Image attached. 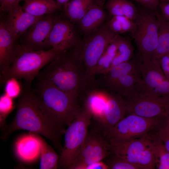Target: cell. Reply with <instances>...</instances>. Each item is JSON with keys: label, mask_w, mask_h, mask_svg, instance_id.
Segmentation results:
<instances>
[{"label": "cell", "mask_w": 169, "mask_h": 169, "mask_svg": "<svg viewBox=\"0 0 169 169\" xmlns=\"http://www.w3.org/2000/svg\"><path fill=\"white\" fill-rule=\"evenodd\" d=\"M39 139L40 145L39 168H58L59 155L40 136Z\"/></svg>", "instance_id": "26"}, {"label": "cell", "mask_w": 169, "mask_h": 169, "mask_svg": "<svg viewBox=\"0 0 169 169\" xmlns=\"http://www.w3.org/2000/svg\"><path fill=\"white\" fill-rule=\"evenodd\" d=\"M31 85L24 84L16 105L15 116L11 123L1 128V138L5 141L15 131H28L48 139L60 154L63 147L62 137L66 126L46 106Z\"/></svg>", "instance_id": "1"}, {"label": "cell", "mask_w": 169, "mask_h": 169, "mask_svg": "<svg viewBox=\"0 0 169 169\" xmlns=\"http://www.w3.org/2000/svg\"><path fill=\"white\" fill-rule=\"evenodd\" d=\"M94 3V0H71L64 7L71 22H79Z\"/></svg>", "instance_id": "24"}, {"label": "cell", "mask_w": 169, "mask_h": 169, "mask_svg": "<svg viewBox=\"0 0 169 169\" xmlns=\"http://www.w3.org/2000/svg\"><path fill=\"white\" fill-rule=\"evenodd\" d=\"M105 17L103 8L94 3L79 22L80 28L84 33L90 34L97 29Z\"/></svg>", "instance_id": "20"}, {"label": "cell", "mask_w": 169, "mask_h": 169, "mask_svg": "<svg viewBox=\"0 0 169 169\" xmlns=\"http://www.w3.org/2000/svg\"><path fill=\"white\" fill-rule=\"evenodd\" d=\"M102 161L107 165L108 169H140L137 165L129 162L112 152Z\"/></svg>", "instance_id": "30"}, {"label": "cell", "mask_w": 169, "mask_h": 169, "mask_svg": "<svg viewBox=\"0 0 169 169\" xmlns=\"http://www.w3.org/2000/svg\"><path fill=\"white\" fill-rule=\"evenodd\" d=\"M22 7L26 12L37 17L52 14L61 8L54 0H26Z\"/></svg>", "instance_id": "21"}, {"label": "cell", "mask_w": 169, "mask_h": 169, "mask_svg": "<svg viewBox=\"0 0 169 169\" xmlns=\"http://www.w3.org/2000/svg\"><path fill=\"white\" fill-rule=\"evenodd\" d=\"M150 94L169 97V79L166 78L164 79Z\"/></svg>", "instance_id": "38"}, {"label": "cell", "mask_w": 169, "mask_h": 169, "mask_svg": "<svg viewBox=\"0 0 169 169\" xmlns=\"http://www.w3.org/2000/svg\"><path fill=\"white\" fill-rule=\"evenodd\" d=\"M59 55L39 72L36 78L46 80L59 89L83 102L97 87L95 77L87 73L84 63L74 49Z\"/></svg>", "instance_id": "2"}, {"label": "cell", "mask_w": 169, "mask_h": 169, "mask_svg": "<svg viewBox=\"0 0 169 169\" xmlns=\"http://www.w3.org/2000/svg\"><path fill=\"white\" fill-rule=\"evenodd\" d=\"M141 79L138 71L121 76L103 85L105 89L108 92L119 95L126 99L137 93L136 85Z\"/></svg>", "instance_id": "17"}, {"label": "cell", "mask_w": 169, "mask_h": 169, "mask_svg": "<svg viewBox=\"0 0 169 169\" xmlns=\"http://www.w3.org/2000/svg\"><path fill=\"white\" fill-rule=\"evenodd\" d=\"M133 51L134 48L130 38H124L119 35L117 51L110 69L115 66L131 60L133 55Z\"/></svg>", "instance_id": "27"}, {"label": "cell", "mask_w": 169, "mask_h": 169, "mask_svg": "<svg viewBox=\"0 0 169 169\" xmlns=\"http://www.w3.org/2000/svg\"><path fill=\"white\" fill-rule=\"evenodd\" d=\"M159 23L158 43L153 60H159L169 53V22L165 20L157 10L155 11Z\"/></svg>", "instance_id": "23"}, {"label": "cell", "mask_w": 169, "mask_h": 169, "mask_svg": "<svg viewBox=\"0 0 169 169\" xmlns=\"http://www.w3.org/2000/svg\"><path fill=\"white\" fill-rule=\"evenodd\" d=\"M159 7L163 18L169 22V3L160 2Z\"/></svg>", "instance_id": "42"}, {"label": "cell", "mask_w": 169, "mask_h": 169, "mask_svg": "<svg viewBox=\"0 0 169 169\" xmlns=\"http://www.w3.org/2000/svg\"><path fill=\"white\" fill-rule=\"evenodd\" d=\"M107 24L110 28L115 33L118 34L123 33L121 23L118 16H113Z\"/></svg>", "instance_id": "40"}, {"label": "cell", "mask_w": 169, "mask_h": 169, "mask_svg": "<svg viewBox=\"0 0 169 169\" xmlns=\"http://www.w3.org/2000/svg\"><path fill=\"white\" fill-rule=\"evenodd\" d=\"M135 0V1H136L137 2H138V3H139V2H140V0Z\"/></svg>", "instance_id": "48"}, {"label": "cell", "mask_w": 169, "mask_h": 169, "mask_svg": "<svg viewBox=\"0 0 169 169\" xmlns=\"http://www.w3.org/2000/svg\"><path fill=\"white\" fill-rule=\"evenodd\" d=\"M153 138L156 168L169 169V151L153 135Z\"/></svg>", "instance_id": "28"}, {"label": "cell", "mask_w": 169, "mask_h": 169, "mask_svg": "<svg viewBox=\"0 0 169 169\" xmlns=\"http://www.w3.org/2000/svg\"><path fill=\"white\" fill-rule=\"evenodd\" d=\"M136 29L131 35L134 40L139 59L152 60L158 43L159 23L155 11L146 8L138 11L135 21Z\"/></svg>", "instance_id": "6"}, {"label": "cell", "mask_w": 169, "mask_h": 169, "mask_svg": "<svg viewBox=\"0 0 169 169\" xmlns=\"http://www.w3.org/2000/svg\"><path fill=\"white\" fill-rule=\"evenodd\" d=\"M13 99L4 93L0 97V127H2L6 123L7 116L15 108Z\"/></svg>", "instance_id": "33"}, {"label": "cell", "mask_w": 169, "mask_h": 169, "mask_svg": "<svg viewBox=\"0 0 169 169\" xmlns=\"http://www.w3.org/2000/svg\"><path fill=\"white\" fill-rule=\"evenodd\" d=\"M106 0H94V3L99 6L103 8Z\"/></svg>", "instance_id": "44"}, {"label": "cell", "mask_w": 169, "mask_h": 169, "mask_svg": "<svg viewBox=\"0 0 169 169\" xmlns=\"http://www.w3.org/2000/svg\"><path fill=\"white\" fill-rule=\"evenodd\" d=\"M18 80L12 78L8 79L4 83L5 93L13 99L18 98L23 91V86Z\"/></svg>", "instance_id": "35"}, {"label": "cell", "mask_w": 169, "mask_h": 169, "mask_svg": "<svg viewBox=\"0 0 169 169\" xmlns=\"http://www.w3.org/2000/svg\"><path fill=\"white\" fill-rule=\"evenodd\" d=\"M162 118L149 119L128 114L102 136L111 146L125 143L151 133Z\"/></svg>", "instance_id": "7"}, {"label": "cell", "mask_w": 169, "mask_h": 169, "mask_svg": "<svg viewBox=\"0 0 169 169\" xmlns=\"http://www.w3.org/2000/svg\"><path fill=\"white\" fill-rule=\"evenodd\" d=\"M83 169H108L105 163L101 161L92 163L87 165L84 167Z\"/></svg>", "instance_id": "43"}, {"label": "cell", "mask_w": 169, "mask_h": 169, "mask_svg": "<svg viewBox=\"0 0 169 169\" xmlns=\"http://www.w3.org/2000/svg\"><path fill=\"white\" fill-rule=\"evenodd\" d=\"M167 78L168 79H169V70L168 75L167 77Z\"/></svg>", "instance_id": "47"}, {"label": "cell", "mask_w": 169, "mask_h": 169, "mask_svg": "<svg viewBox=\"0 0 169 169\" xmlns=\"http://www.w3.org/2000/svg\"><path fill=\"white\" fill-rule=\"evenodd\" d=\"M80 42L71 22L56 19L46 44L47 48H55L64 52L76 47Z\"/></svg>", "instance_id": "11"}, {"label": "cell", "mask_w": 169, "mask_h": 169, "mask_svg": "<svg viewBox=\"0 0 169 169\" xmlns=\"http://www.w3.org/2000/svg\"><path fill=\"white\" fill-rule=\"evenodd\" d=\"M116 53H111L106 49L97 64L95 71V75L103 74L109 71Z\"/></svg>", "instance_id": "34"}, {"label": "cell", "mask_w": 169, "mask_h": 169, "mask_svg": "<svg viewBox=\"0 0 169 169\" xmlns=\"http://www.w3.org/2000/svg\"><path fill=\"white\" fill-rule=\"evenodd\" d=\"M36 78L33 90L59 120L68 126L80 113L83 101L62 90L49 81Z\"/></svg>", "instance_id": "4"}, {"label": "cell", "mask_w": 169, "mask_h": 169, "mask_svg": "<svg viewBox=\"0 0 169 169\" xmlns=\"http://www.w3.org/2000/svg\"><path fill=\"white\" fill-rule=\"evenodd\" d=\"M98 134L93 131H89L86 138L82 145L76 159L71 169L77 166L90 153L95 144Z\"/></svg>", "instance_id": "29"}, {"label": "cell", "mask_w": 169, "mask_h": 169, "mask_svg": "<svg viewBox=\"0 0 169 169\" xmlns=\"http://www.w3.org/2000/svg\"><path fill=\"white\" fill-rule=\"evenodd\" d=\"M137 59H131L112 67L106 73L103 74V85L109 83L120 77L130 73L138 72Z\"/></svg>", "instance_id": "25"}, {"label": "cell", "mask_w": 169, "mask_h": 169, "mask_svg": "<svg viewBox=\"0 0 169 169\" xmlns=\"http://www.w3.org/2000/svg\"><path fill=\"white\" fill-rule=\"evenodd\" d=\"M118 34L110 28L107 23L74 47L89 75L95 77V71L99 60Z\"/></svg>", "instance_id": "8"}, {"label": "cell", "mask_w": 169, "mask_h": 169, "mask_svg": "<svg viewBox=\"0 0 169 169\" xmlns=\"http://www.w3.org/2000/svg\"><path fill=\"white\" fill-rule=\"evenodd\" d=\"M15 40L8 29L5 22L0 24V74L4 73L11 63L16 50Z\"/></svg>", "instance_id": "18"}, {"label": "cell", "mask_w": 169, "mask_h": 169, "mask_svg": "<svg viewBox=\"0 0 169 169\" xmlns=\"http://www.w3.org/2000/svg\"><path fill=\"white\" fill-rule=\"evenodd\" d=\"M14 151L22 162L29 164L36 161L40 156L39 135L31 132L20 136L15 142Z\"/></svg>", "instance_id": "14"}, {"label": "cell", "mask_w": 169, "mask_h": 169, "mask_svg": "<svg viewBox=\"0 0 169 169\" xmlns=\"http://www.w3.org/2000/svg\"><path fill=\"white\" fill-rule=\"evenodd\" d=\"M111 152L110 144L104 137L98 134L90 154L73 169H83L87 165L102 161Z\"/></svg>", "instance_id": "22"}, {"label": "cell", "mask_w": 169, "mask_h": 169, "mask_svg": "<svg viewBox=\"0 0 169 169\" xmlns=\"http://www.w3.org/2000/svg\"><path fill=\"white\" fill-rule=\"evenodd\" d=\"M55 20L52 14L41 17L27 32L24 44L34 50H47L46 42Z\"/></svg>", "instance_id": "13"}, {"label": "cell", "mask_w": 169, "mask_h": 169, "mask_svg": "<svg viewBox=\"0 0 169 169\" xmlns=\"http://www.w3.org/2000/svg\"><path fill=\"white\" fill-rule=\"evenodd\" d=\"M121 0H107L105 7L112 16L124 15L121 8Z\"/></svg>", "instance_id": "37"}, {"label": "cell", "mask_w": 169, "mask_h": 169, "mask_svg": "<svg viewBox=\"0 0 169 169\" xmlns=\"http://www.w3.org/2000/svg\"><path fill=\"white\" fill-rule=\"evenodd\" d=\"M26 0H0V11L8 13L19 5L21 1H25Z\"/></svg>", "instance_id": "39"}, {"label": "cell", "mask_w": 169, "mask_h": 169, "mask_svg": "<svg viewBox=\"0 0 169 169\" xmlns=\"http://www.w3.org/2000/svg\"><path fill=\"white\" fill-rule=\"evenodd\" d=\"M145 8H147L154 11L157 10V8L159 6V0H140L139 3Z\"/></svg>", "instance_id": "41"}, {"label": "cell", "mask_w": 169, "mask_h": 169, "mask_svg": "<svg viewBox=\"0 0 169 169\" xmlns=\"http://www.w3.org/2000/svg\"><path fill=\"white\" fill-rule=\"evenodd\" d=\"M92 117L91 113L83 104L79 114L66 129L58 168L71 169L87 136Z\"/></svg>", "instance_id": "5"}, {"label": "cell", "mask_w": 169, "mask_h": 169, "mask_svg": "<svg viewBox=\"0 0 169 169\" xmlns=\"http://www.w3.org/2000/svg\"><path fill=\"white\" fill-rule=\"evenodd\" d=\"M126 114L125 101L120 96L110 93L103 116L91 121V130L101 136L114 126Z\"/></svg>", "instance_id": "10"}, {"label": "cell", "mask_w": 169, "mask_h": 169, "mask_svg": "<svg viewBox=\"0 0 169 169\" xmlns=\"http://www.w3.org/2000/svg\"><path fill=\"white\" fill-rule=\"evenodd\" d=\"M70 0H56L58 3L61 7L64 6Z\"/></svg>", "instance_id": "45"}, {"label": "cell", "mask_w": 169, "mask_h": 169, "mask_svg": "<svg viewBox=\"0 0 169 169\" xmlns=\"http://www.w3.org/2000/svg\"><path fill=\"white\" fill-rule=\"evenodd\" d=\"M125 100L128 114L149 119L169 116V97L137 93Z\"/></svg>", "instance_id": "9"}, {"label": "cell", "mask_w": 169, "mask_h": 169, "mask_svg": "<svg viewBox=\"0 0 169 169\" xmlns=\"http://www.w3.org/2000/svg\"><path fill=\"white\" fill-rule=\"evenodd\" d=\"M160 2L169 3V0H159Z\"/></svg>", "instance_id": "46"}, {"label": "cell", "mask_w": 169, "mask_h": 169, "mask_svg": "<svg viewBox=\"0 0 169 169\" xmlns=\"http://www.w3.org/2000/svg\"><path fill=\"white\" fill-rule=\"evenodd\" d=\"M110 94V92L105 89L96 87L87 95L83 104L91 113L92 121L97 120L103 116Z\"/></svg>", "instance_id": "19"}, {"label": "cell", "mask_w": 169, "mask_h": 169, "mask_svg": "<svg viewBox=\"0 0 169 169\" xmlns=\"http://www.w3.org/2000/svg\"><path fill=\"white\" fill-rule=\"evenodd\" d=\"M136 165L140 169H153L156 168L153 140L152 143L141 153L137 161Z\"/></svg>", "instance_id": "31"}, {"label": "cell", "mask_w": 169, "mask_h": 169, "mask_svg": "<svg viewBox=\"0 0 169 169\" xmlns=\"http://www.w3.org/2000/svg\"><path fill=\"white\" fill-rule=\"evenodd\" d=\"M8 13V18L5 23L15 40L26 33L42 17L32 15L24 10L20 4Z\"/></svg>", "instance_id": "15"}, {"label": "cell", "mask_w": 169, "mask_h": 169, "mask_svg": "<svg viewBox=\"0 0 169 169\" xmlns=\"http://www.w3.org/2000/svg\"><path fill=\"white\" fill-rule=\"evenodd\" d=\"M152 132L139 138L119 145L111 146V151L117 156L136 165L142 152L153 141Z\"/></svg>", "instance_id": "16"}, {"label": "cell", "mask_w": 169, "mask_h": 169, "mask_svg": "<svg viewBox=\"0 0 169 169\" xmlns=\"http://www.w3.org/2000/svg\"><path fill=\"white\" fill-rule=\"evenodd\" d=\"M64 52L54 48L37 50L24 44L17 45L11 63L7 70L0 74V84L14 78L23 79L25 83L31 85L41 69Z\"/></svg>", "instance_id": "3"}, {"label": "cell", "mask_w": 169, "mask_h": 169, "mask_svg": "<svg viewBox=\"0 0 169 169\" xmlns=\"http://www.w3.org/2000/svg\"><path fill=\"white\" fill-rule=\"evenodd\" d=\"M137 68L141 78L136 85L138 93L152 94L158 85L166 78L158 60L141 61L138 59Z\"/></svg>", "instance_id": "12"}, {"label": "cell", "mask_w": 169, "mask_h": 169, "mask_svg": "<svg viewBox=\"0 0 169 169\" xmlns=\"http://www.w3.org/2000/svg\"><path fill=\"white\" fill-rule=\"evenodd\" d=\"M121 8L124 16L135 21L138 13L137 9L131 1L121 0Z\"/></svg>", "instance_id": "36"}, {"label": "cell", "mask_w": 169, "mask_h": 169, "mask_svg": "<svg viewBox=\"0 0 169 169\" xmlns=\"http://www.w3.org/2000/svg\"><path fill=\"white\" fill-rule=\"evenodd\" d=\"M152 133L169 151V116L162 118Z\"/></svg>", "instance_id": "32"}]
</instances>
